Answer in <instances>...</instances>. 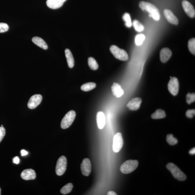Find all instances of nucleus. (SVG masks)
Instances as JSON below:
<instances>
[{
    "mask_svg": "<svg viewBox=\"0 0 195 195\" xmlns=\"http://www.w3.org/2000/svg\"><path fill=\"white\" fill-rule=\"evenodd\" d=\"M123 19L125 22V25L126 27L130 28L132 27V23L131 18L129 14L128 13H125L124 14L123 16Z\"/></svg>",
    "mask_w": 195,
    "mask_h": 195,
    "instance_id": "25",
    "label": "nucleus"
},
{
    "mask_svg": "<svg viewBox=\"0 0 195 195\" xmlns=\"http://www.w3.org/2000/svg\"><path fill=\"white\" fill-rule=\"evenodd\" d=\"M13 161L14 163L16 164H18L20 162V159L18 156H16L13 159Z\"/></svg>",
    "mask_w": 195,
    "mask_h": 195,
    "instance_id": "34",
    "label": "nucleus"
},
{
    "mask_svg": "<svg viewBox=\"0 0 195 195\" xmlns=\"http://www.w3.org/2000/svg\"><path fill=\"white\" fill-rule=\"evenodd\" d=\"M64 3L61 0H47L46 5L49 8L56 9L61 7Z\"/></svg>",
    "mask_w": 195,
    "mask_h": 195,
    "instance_id": "18",
    "label": "nucleus"
},
{
    "mask_svg": "<svg viewBox=\"0 0 195 195\" xmlns=\"http://www.w3.org/2000/svg\"><path fill=\"white\" fill-rule=\"evenodd\" d=\"M21 155L22 156H24L28 155V152L25 151L24 150H21Z\"/></svg>",
    "mask_w": 195,
    "mask_h": 195,
    "instance_id": "35",
    "label": "nucleus"
},
{
    "mask_svg": "<svg viewBox=\"0 0 195 195\" xmlns=\"http://www.w3.org/2000/svg\"><path fill=\"white\" fill-rule=\"evenodd\" d=\"M67 166V159L65 156H62L57 160L56 173L57 175L61 176L66 172Z\"/></svg>",
    "mask_w": 195,
    "mask_h": 195,
    "instance_id": "6",
    "label": "nucleus"
},
{
    "mask_svg": "<svg viewBox=\"0 0 195 195\" xmlns=\"http://www.w3.org/2000/svg\"><path fill=\"white\" fill-rule=\"evenodd\" d=\"M32 41L34 44L44 50H47L48 49V45L41 38L38 37H34L32 38Z\"/></svg>",
    "mask_w": 195,
    "mask_h": 195,
    "instance_id": "19",
    "label": "nucleus"
},
{
    "mask_svg": "<svg viewBox=\"0 0 195 195\" xmlns=\"http://www.w3.org/2000/svg\"><path fill=\"white\" fill-rule=\"evenodd\" d=\"M76 112L74 111H69L63 118L61 123V127L63 129H66L72 125L75 118Z\"/></svg>",
    "mask_w": 195,
    "mask_h": 195,
    "instance_id": "5",
    "label": "nucleus"
},
{
    "mask_svg": "<svg viewBox=\"0 0 195 195\" xmlns=\"http://www.w3.org/2000/svg\"><path fill=\"white\" fill-rule=\"evenodd\" d=\"M111 52L117 59L122 61H126L128 59V56L125 50L119 48L115 45H112L110 49Z\"/></svg>",
    "mask_w": 195,
    "mask_h": 195,
    "instance_id": "4",
    "label": "nucleus"
},
{
    "mask_svg": "<svg viewBox=\"0 0 195 195\" xmlns=\"http://www.w3.org/2000/svg\"><path fill=\"white\" fill-rule=\"evenodd\" d=\"M65 53L68 67L70 68H72L74 66V59L73 56L69 49H66Z\"/></svg>",
    "mask_w": 195,
    "mask_h": 195,
    "instance_id": "20",
    "label": "nucleus"
},
{
    "mask_svg": "<svg viewBox=\"0 0 195 195\" xmlns=\"http://www.w3.org/2000/svg\"><path fill=\"white\" fill-rule=\"evenodd\" d=\"M1 126H3V125H2Z\"/></svg>",
    "mask_w": 195,
    "mask_h": 195,
    "instance_id": "40",
    "label": "nucleus"
},
{
    "mask_svg": "<svg viewBox=\"0 0 195 195\" xmlns=\"http://www.w3.org/2000/svg\"><path fill=\"white\" fill-rule=\"evenodd\" d=\"M108 195H117L116 193L112 191H109L108 193Z\"/></svg>",
    "mask_w": 195,
    "mask_h": 195,
    "instance_id": "37",
    "label": "nucleus"
},
{
    "mask_svg": "<svg viewBox=\"0 0 195 195\" xmlns=\"http://www.w3.org/2000/svg\"><path fill=\"white\" fill-rule=\"evenodd\" d=\"M182 6L184 11L190 18H194L195 16L194 8L192 4L186 0L182 2Z\"/></svg>",
    "mask_w": 195,
    "mask_h": 195,
    "instance_id": "11",
    "label": "nucleus"
},
{
    "mask_svg": "<svg viewBox=\"0 0 195 195\" xmlns=\"http://www.w3.org/2000/svg\"><path fill=\"white\" fill-rule=\"evenodd\" d=\"M6 134V130L3 126L0 127V142L2 140Z\"/></svg>",
    "mask_w": 195,
    "mask_h": 195,
    "instance_id": "32",
    "label": "nucleus"
},
{
    "mask_svg": "<svg viewBox=\"0 0 195 195\" xmlns=\"http://www.w3.org/2000/svg\"><path fill=\"white\" fill-rule=\"evenodd\" d=\"M1 188H0V195L1 194Z\"/></svg>",
    "mask_w": 195,
    "mask_h": 195,
    "instance_id": "39",
    "label": "nucleus"
},
{
    "mask_svg": "<svg viewBox=\"0 0 195 195\" xmlns=\"http://www.w3.org/2000/svg\"><path fill=\"white\" fill-rule=\"evenodd\" d=\"M164 14L168 22L172 24H178L179 20L177 17L175 15L171 10L166 9L164 10Z\"/></svg>",
    "mask_w": 195,
    "mask_h": 195,
    "instance_id": "13",
    "label": "nucleus"
},
{
    "mask_svg": "<svg viewBox=\"0 0 195 195\" xmlns=\"http://www.w3.org/2000/svg\"><path fill=\"white\" fill-rule=\"evenodd\" d=\"M123 140L121 133H117L113 138V150L116 153H118L123 145Z\"/></svg>",
    "mask_w": 195,
    "mask_h": 195,
    "instance_id": "7",
    "label": "nucleus"
},
{
    "mask_svg": "<svg viewBox=\"0 0 195 195\" xmlns=\"http://www.w3.org/2000/svg\"><path fill=\"white\" fill-rule=\"evenodd\" d=\"M133 25L135 29L137 32H142L144 30V28L142 24L139 22L138 20H134L133 22Z\"/></svg>",
    "mask_w": 195,
    "mask_h": 195,
    "instance_id": "26",
    "label": "nucleus"
},
{
    "mask_svg": "<svg viewBox=\"0 0 195 195\" xmlns=\"http://www.w3.org/2000/svg\"><path fill=\"white\" fill-rule=\"evenodd\" d=\"M186 102L189 104H190L195 101V95L194 93H189L186 96Z\"/></svg>",
    "mask_w": 195,
    "mask_h": 195,
    "instance_id": "30",
    "label": "nucleus"
},
{
    "mask_svg": "<svg viewBox=\"0 0 195 195\" xmlns=\"http://www.w3.org/2000/svg\"><path fill=\"white\" fill-rule=\"evenodd\" d=\"M138 162L137 160H128L124 162L120 168L121 172L124 174H128L133 172L138 167Z\"/></svg>",
    "mask_w": 195,
    "mask_h": 195,
    "instance_id": "3",
    "label": "nucleus"
},
{
    "mask_svg": "<svg viewBox=\"0 0 195 195\" xmlns=\"http://www.w3.org/2000/svg\"><path fill=\"white\" fill-rule=\"evenodd\" d=\"M81 170L82 174L85 176H88L91 171V161L88 158H85L81 165Z\"/></svg>",
    "mask_w": 195,
    "mask_h": 195,
    "instance_id": "9",
    "label": "nucleus"
},
{
    "mask_svg": "<svg viewBox=\"0 0 195 195\" xmlns=\"http://www.w3.org/2000/svg\"><path fill=\"white\" fill-rule=\"evenodd\" d=\"M168 86L170 93L173 95H176L178 93L179 87V83L177 78L175 77L171 78Z\"/></svg>",
    "mask_w": 195,
    "mask_h": 195,
    "instance_id": "8",
    "label": "nucleus"
},
{
    "mask_svg": "<svg viewBox=\"0 0 195 195\" xmlns=\"http://www.w3.org/2000/svg\"><path fill=\"white\" fill-rule=\"evenodd\" d=\"M145 36L143 34H138L136 36L135 38V42L137 46H140L143 44L145 40Z\"/></svg>",
    "mask_w": 195,
    "mask_h": 195,
    "instance_id": "27",
    "label": "nucleus"
},
{
    "mask_svg": "<svg viewBox=\"0 0 195 195\" xmlns=\"http://www.w3.org/2000/svg\"><path fill=\"white\" fill-rule=\"evenodd\" d=\"M188 48L193 54H195V39L192 38L190 39L188 42Z\"/></svg>",
    "mask_w": 195,
    "mask_h": 195,
    "instance_id": "28",
    "label": "nucleus"
},
{
    "mask_svg": "<svg viewBox=\"0 0 195 195\" xmlns=\"http://www.w3.org/2000/svg\"><path fill=\"white\" fill-rule=\"evenodd\" d=\"M88 63L91 69L96 70L98 69V65L96 60L92 57H90L88 59Z\"/></svg>",
    "mask_w": 195,
    "mask_h": 195,
    "instance_id": "23",
    "label": "nucleus"
},
{
    "mask_svg": "<svg viewBox=\"0 0 195 195\" xmlns=\"http://www.w3.org/2000/svg\"><path fill=\"white\" fill-rule=\"evenodd\" d=\"M42 97L40 94H35L31 96L28 103V108L31 109H35L41 102Z\"/></svg>",
    "mask_w": 195,
    "mask_h": 195,
    "instance_id": "10",
    "label": "nucleus"
},
{
    "mask_svg": "<svg viewBox=\"0 0 195 195\" xmlns=\"http://www.w3.org/2000/svg\"><path fill=\"white\" fill-rule=\"evenodd\" d=\"M167 141L169 144L174 145L176 144L178 141L176 138H174L172 134H169L167 136Z\"/></svg>",
    "mask_w": 195,
    "mask_h": 195,
    "instance_id": "29",
    "label": "nucleus"
},
{
    "mask_svg": "<svg viewBox=\"0 0 195 195\" xmlns=\"http://www.w3.org/2000/svg\"><path fill=\"white\" fill-rule=\"evenodd\" d=\"M96 87L95 83L91 82L82 85L81 87V89L83 91H88L95 88Z\"/></svg>",
    "mask_w": 195,
    "mask_h": 195,
    "instance_id": "22",
    "label": "nucleus"
},
{
    "mask_svg": "<svg viewBox=\"0 0 195 195\" xmlns=\"http://www.w3.org/2000/svg\"><path fill=\"white\" fill-rule=\"evenodd\" d=\"M61 1L63 2L64 3V2H65L67 0H61Z\"/></svg>",
    "mask_w": 195,
    "mask_h": 195,
    "instance_id": "38",
    "label": "nucleus"
},
{
    "mask_svg": "<svg viewBox=\"0 0 195 195\" xmlns=\"http://www.w3.org/2000/svg\"><path fill=\"white\" fill-rule=\"evenodd\" d=\"M172 55V51L168 48H163L160 53V59L163 63H166L170 58Z\"/></svg>",
    "mask_w": 195,
    "mask_h": 195,
    "instance_id": "14",
    "label": "nucleus"
},
{
    "mask_svg": "<svg viewBox=\"0 0 195 195\" xmlns=\"http://www.w3.org/2000/svg\"><path fill=\"white\" fill-rule=\"evenodd\" d=\"M113 95L117 98H120L123 95L124 91L121 85L118 83H114L111 87Z\"/></svg>",
    "mask_w": 195,
    "mask_h": 195,
    "instance_id": "17",
    "label": "nucleus"
},
{
    "mask_svg": "<svg viewBox=\"0 0 195 195\" xmlns=\"http://www.w3.org/2000/svg\"><path fill=\"white\" fill-rule=\"evenodd\" d=\"M166 117V114L165 111L160 109L156 110L151 116L152 118L155 119L164 118Z\"/></svg>",
    "mask_w": 195,
    "mask_h": 195,
    "instance_id": "21",
    "label": "nucleus"
},
{
    "mask_svg": "<svg viewBox=\"0 0 195 195\" xmlns=\"http://www.w3.org/2000/svg\"><path fill=\"white\" fill-rule=\"evenodd\" d=\"M142 102V100L140 98H133L128 103L127 107L130 110L136 111L140 108Z\"/></svg>",
    "mask_w": 195,
    "mask_h": 195,
    "instance_id": "12",
    "label": "nucleus"
},
{
    "mask_svg": "<svg viewBox=\"0 0 195 195\" xmlns=\"http://www.w3.org/2000/svg\"><path fill=\"white\" fill-rule=\"evenodd\" d=\"M195 110H189L186 111V116L189 118H192L195 115Z\"/></svg>",
    "mask_w": 195,
    "mask_h": 195,
    "instance_id": "33",
    "label": "nucleus"
},
{
    "mask_svg": "<svg viewBox=\"0 0 195 195\" xmlns=\"http://www.w3.org/2000/svg\"><path fill=\"white\" fill-rule=\"evenodd\" d=\"M9 29V27L7 23H0V33H4L7 32Z\"/></svg>",
    "mask_w": 195,
    "mask_h": 195,
    "instance_id": "31",
    "label": "nucleus"
},
{
    "mask_svg": "<svg viewBox=\"0 0 195 195\" xmlns=\"http://www.w3.org/2000/svg\"><path fill=\"white\" fill-rule=\"evenodd\" d=\"M96 122L98 128L100 129L104 128L106 124L105 116L104 112L99 111L96 114Z\"/></svg>",
    "mask_w": 195,
    "mask_h": 195,
    "instance_id": "16",
    "label": "nucleus"
},
{
    "mask_svg": "<svg viewBox=\"0 0 195 195\" xmlns=\"http://www.w3.org/2000/svg\"><path fill=\"white\" fill-rule=\"evenodd\" d=\"M73 185L72 184L69 183L63 186L61 190V194H66L71 192L73 188Z\"/></svg>",
    "mask_w": 195,
    "mask_h": 195,
    "instance_id": "24",
    "label": "nucleus"
},
{
    "mask_svg": "<svg viewBox=\"0 0 195 195\" xmlns=\"http://www.w3.org/2000/svg\"><path fill=\"white\" fill-rule=\"evenodd\" d=\"M139 6L143 11H146L148 12L149 16L152 17L154 20L159 21L160 20V15L159 11L153 4L142 1L140 2Z\"/></svg>",
    "mask_w": 195,
    "mask_h": 195,
    "instance_id": "1",
    "label": "nucleus"
},
{
    "mask_svg": "<svg viewBox=\"0 0 195 195\" xmlns=\"http://www.w3.org/2000/svg\"><path fill=\"white\" fill-rule=\"evenodd\" d=\"M166 168L172 173L173 176L178 180L183 181L186 179L185 175L174 164L170 163L167 164Z\"/></svg>",
    "mask_w": 195,
    "mask_h": 195,
    "instance_id": "2",
    "label": "nucleus"
},
{
    "mask_svg": "<svg viewBox=\"0 0 195 195\" xmlns=\"http://www.w3.org/2000/svg\"><path fill=\"white\" fill-rule=\"evenodd\" d=\"M189 153L191 155H194L195 154V148H193L191 150H190L189 151Z\"/></svg>",
    "mask_w": 195,
    "mask_h": 195,
    "instance_id": "36",
    "label": "nucleus"
},
{
    "mask_svg": "<svg viewBox=\"0 0 195 195\" xmlns=\"http://www.w3.org/2000/svg\"><path fill=\"white\" fill-rule=\"evenodd\" d=\"M36 176L35 171L31 169L23 170L21 174V177L26 180H34L36 179Z\"/></svg>",
    "mask_w": 195,
    "mask_h": 195,
    "instance_id": "15",
    "label": "nucleus"
}]
</instances>
